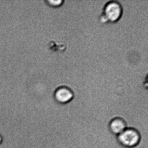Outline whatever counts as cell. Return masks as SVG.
I'll use <instances>...</instances> for the list:
<instances>
[{"instance_id": "1", "label": "cell", "mask_w": 148, "mask_h": 148, "mask_svg": "<svg viewBox=\"0 0 148 148\" xmlns=\"http://www.w3.org/2000/svg\"><path fill=\"white\" fill-rule=\"evenodd\" d=\"M123 14V8L120 3L115 1L106 3L100 16L102 23L114 22L118 21Z\"/></svg>"}, {"instance_id": "4", "label": "cell", "mask_w": 148, "mask_h": 148, "mask_svg": "<svg viewBox=\"0 0 148 148\" xmlns=\"http://www.w3.org/2000/svg\"><path fill=\"white\" fill-rule=\"evenodd\" d=\"M109 128L112 133L117 136L123 132L127 127L123 120L120 118H116L111 121L109 125Z\"/></svg>"}, {"instance_id": "6", "label": "cell", "mask_w": 148, "mask_h": 148, "mask_svg": "<svg viewBox=\"0 0 148 148\" xmlns=\"http://www.w3.org/2000/svg\"><path fill=\"white\" fill-rule=\"evenodd\" d=\"M2 137H1V136L0 135V144H1V143L2 142Z\"/></svg>"}, {"instance_id": "5", "label": "cell", "mask_w": 148, "mask_h": 148, "mask_svg": "<svg viewBox=\"0 0 148 148\" xmlns=\"http://www.w3.org/2000/svg\"><path fill=\"white\" fill-rule=\"evenodd\" d=\"M46 3L51 7L57 8L60 7L64 3L63 0H47Z\"/></svg>"}, {"instance_id": "3", "label": "cell", "mask_w": 148, "mask_h": 148, "mask_svg": "<svg viewBox=\"0 0 148 148\" xmlns=\"http://www.w3.org/2000/svg\"><path fill=\"white\" fill-rule=\"evenodd\" d=\"M74 96L73 89L65 86L57 87L53 94L54 99L61 104H65L71 102L73 99Z\"/></svg>"}, {"instance_id": "2", "label": "cell", "mask_w": 148, "mask_h": 148, "mask_svg": "<svg viewBox=\"0 0 148 148\" xmlns=\"http://www.w3.org/2000/svg\"><path fill=\"white\" fill-rule=\"evenodd\" d=\"M119 142L127 148L136 146L140 140V136L136 130L126 128L122 133L117 136Z\"/></svg>"}]
</instances>
